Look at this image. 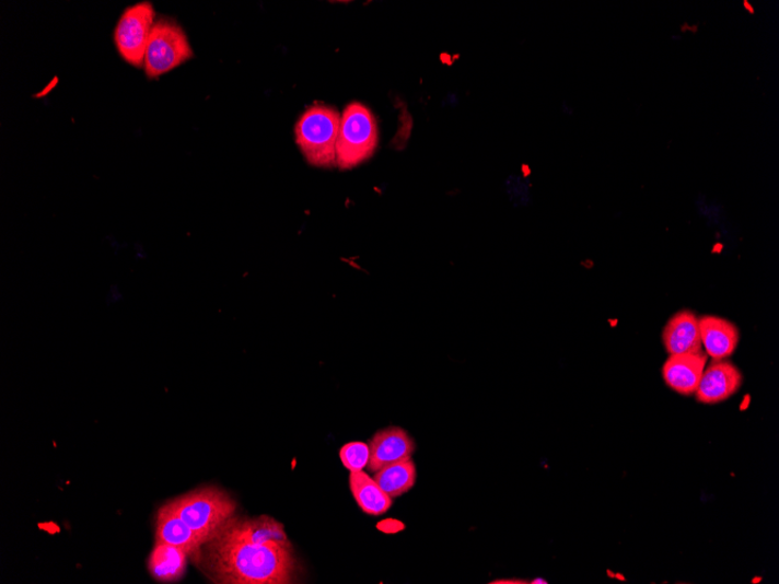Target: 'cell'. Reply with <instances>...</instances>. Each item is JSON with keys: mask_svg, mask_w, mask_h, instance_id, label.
Returning a JSON list of instances; mask_svg holds the SVG:
<instances>
[{"mask_svg": "<svg viewBox=\"0 0 779 584\" xmlns=\"http://www.w3.org/2000/svg\"><path fill=\"white\" fill-rule=\"evenodd\" d=\"M155 542L179 547L193 559L200 557L205 545L168 503L158 511Z\"/></svg>", "mask_w": 779, "mask_h": 584, "instance_id": "7c38bea8", "label": "cell"}, {"mask_svg": "<svg viewBox=\"0 0 779 584\" xmlns=\"http://www.w3.org/2000/svg\"><path fill=\"white\" fill-rule=\"evenodd\" d=\"M374 480L388 495L397 499L399 495L409 492L417 481V468L411 458L402 463L390 465L376 472Z\"/></svg>", "mask_w": 779, "mask_h": 584, "instance_id": "9a60e30c", "label": "cell"}, {"mask_svg": "<svg viewBox=\"0 0 779 584\" xmlns=\"http://www.w3.org/2000/svg\"><path fill=\"white\" fill-rule=\"evenodd\" d=\"M189 556L179 547L155 542L149 559V571L159 582H176L183 579Z\"/></svg>", "mask_w": 779, "mask_h": 584, "instance_id": "5bb4252c", "label": "cell"}, {"mask_svg": "<svg viewBox=\"0 0 779 584\" xmlns=\"http://www.w3.org/2000/svg\"><path fill=\"white\" fill-rule=\"evenodd\" d=\"M742 383L743 375L736 365L728 360H713L704 370L696 398L706 405L719 404L734 396Z\"/></svg>", "mask_w": 779, "mask_h": 584, "instance_id": "52a82bcc", "label": "cell"}, {"mask_svg": "<svg viewBox=\"0 0 779 584\" xmlns=\"http://www.w3.org/2000/svg\"><path fill=\"white\" fill-rule=\"evenodd\" d=\"M205 561L217 583L287 584L297 573L292 546L247 538L234 518L207 544Z\"/></svg>", "mask_w": 779, "mask_h": 584, "instance_id": "6da1fadb", "label": "cell"}, {"mask_svg": "<svg viewBox=\"0 0 779 584\" xmlns=\"http://www.w3.org/2000/svg\"><path fill=\"white\" fill-rule=\"evenodd\" d=\"M341 116L327 105H313L295 126V141L307 163L314 167L336 166V140Z\"/></svg>", "mask_w": 779, "mask_h": 584, "instance_id": "3957f363", "label": "cell"}, {"mask_svg": "<svg viewBox=\"0 0 779 584\" xmlns=\"http://www.w3.org/2000/svg\"><path fill=\"white\" fill-rule=\"evenodd\" d=\"M349 486L353 499L369 516H382L393 505V499L363 470L350 472Z\"/></svg>", "mask_w": 779, "mask_h": 584, "instance_id": "4fadbf2b", "label": "cell"}, {"mask_svg": "<svg viewBox=\"0 0 779 584\" xmlns=\"http://www.w3.org/2000/svg\"><path fill=\"white\" fill-rule=\"evenodd\" d=\"M699 330L707 357L728 360L733 355L740 341L739 328L733 323L723 317L704 315L699 317Z\"/></svg>", "mask_w": 779, "mask_h": 584, "instance_id": "8fae6325", "label": "cell"}, {"mask_svg": "<svg viewBox=\"0 0 779 584\" xmlns=\"http://www.w3.org/2000/svg\"><path fill=\"white\" fill-rule=\"evenodd\" d=\"M155 24V10L150 2H140L124 11L114 32L120 58L130 66L144 68L146 51Z\"/></svg>", "mask_w": 779, "mask_h": 584, "instance_id": "8992f818", "label": "cell"}, {"mask_svg": "<svg viewBox=\"0 0 779 584\" xmlns=\"http://www.w3.org/2000/svg\"><path fill=\"white\" fill-rule=\"evenodd\" d=\"M194 52L181 25L168 20L155 22L146 51L144 69L156 80L193 59Z\"/></svg>", "mask_w": 779, "mask_h": 584, "instance_id": "5b68a950", "label": "cell"}, {"mask_svg": "<svg viewBox=\"0 0 779 584\" xmlns=\"http://www.w3.org/2000/svg\"><path fill=\"white\" fill-rule=\"evenodd\" d=\"M342 465L351 471H362L368 467L370 448L364 442H349L340 451Z\"/></svg>", "mask_w": 779, "mask_h": 584, "instance_id": "2e32d148", "label": "cell"}, {"mask_svg": "<svg viewBox=\"0 0 779 584\" xmlns=\"http://www.w3.org/2000/svg\"><path fill=\"white\" fill-rule=\"evenodd\" d=\"M662 340L670 357L702 350L697 314L684 309L672 315L663 329Z\"/></svg>", "mask_w": 779, "mask_h": 584, "instance_id": "30bf717a", "label": "cell"}, {"mask_svg": "<svg viewBox=\"0 0 779 584\" xmlns=\"http://www.w3.org/2000/svg\"><path fill=\"white\" fill-rule=\"evenodd\" d=\"M168 504L205 545L222 533L237 507L236 502L217 487L190 491Z\"/></svg>", "mask_w": 779, "mask_h": 584, "instance_id": "7a4b0ae2", "label": "cell"}, {"mask_svg": "<svg viewBox=\"0 0 779 584\" xmlns=\"http://www.w3.org/2000/svg\"><path fill=\"white\" fill-rule=\"evenodd\" d=\"M706 364L707 353L702 350L671 355L662 367L663 379L675 393L684 397L694 396Z\"/></svg>", "mask_w": 779, "mask_h": 584, "instance_id": "ba28073f", "label": "cell"}, {"mask_svg": "<svg viewBox=\"0 0 779 584\" xmlns=\"http://www.w3.org/2000/svg\"><path fill=\"white\" fill-rule=\"evenodd\" d=\"M370 458L368 470L377 472L381 469L411 458L416 446L415 442L400 428H388L375 434L370 441Z\"/></svg>", "mask_w": 779, "mask_h": 584, "instance_id": "9c48e42d", "label": "cell"}, {"mask_svg": "<svg viewBox=\"0 0 779 584\" xmlns=\"http://www.w3.org/2000/svg\"><path fill=\"white\" fill-rule=\"evenodd\" d=\"M379 147V128L373 113L361 103H351L341 116L336 140V166L351 170L367 162Z\"/></svg>", "mask_w": 779, "mask_h": 584, "instance_id": "277c9868", "label": "cell"}]
</instances>
